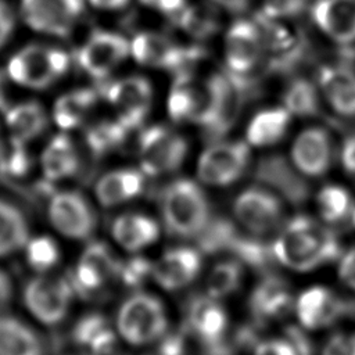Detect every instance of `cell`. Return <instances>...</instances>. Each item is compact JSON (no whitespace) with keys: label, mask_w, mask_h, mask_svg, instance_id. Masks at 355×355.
I'll return each instance as SVG.
<instances>
[{"label":"cell","mask_w":355,"mask_h":355,"mask_svg":"<svg viewBox=\"0 0 355 355\" xmlns=\"http://www.w3.org/2000/svg\"><path fill=\"white\" fill-rule=\"evenodd\" d=\"M272 255L291 270L309 272L338 258L340 243L329 227L298 215L280 229L272 244Z\"/></svg>","instance_id":"obj_1"},{"label":"cell","mask_w":355,"mask_h":355,"mask_svg":"<svg viewBox=\"0 0 355 355\" xmlns=\"http://www.w3.org/2000/svg\"><path fill=\"white\" fill-rule=\"evenodd\" d=\"M159 208L165 227L178 237H200L211 223L208 197L191 179L171 182L161 193Z\"/></svg>","instance_id":"obj_2"},{"label":"cell","mask_w":355,"mask_h":355,"mask_svg":"<svg viewBox=\"0 0 355 355\" xmlns=\"http://www.w3.org/2000/svg\"><path fill=\"white\" fill-rule=\"evenodd\" d=\"M116 330L132 345L158 341L168 331V316L164 304L153 294H132L118 308Z\"/></svg>","instance_id":"obj_3"},{"label":"cell","mask_w":355,"mask_h":355,"mask_svg":"<svg viewBox=\"0 0 355 355\" xmlns=\"http://www.w3.org/2000/svg\"><path fill=\"white\" fill-rule=\"evenodd\" d=\"M69 62V55L61 49L29 44L10 58L7 73L21 86L46 89L68 72Z\"/></svg>","instance_id":"obj_4"},{"label":"cell","mask_w":355,"mask_h":355,"mask_svg":"<svg viewBox=\"0 0 355 355\" xmlns=\"http://www.w3.org/2000/svg\"><path fill=\"white\" fill-rule=\"evenodd\" d=\"M187 141L176 130L153 125L139 137V159L144 175L158 176L180 168L187 154Z\"/></svg>","instance_id":"obj_5"},{"label":"cell","mask_w":355,"mask_h":355,"mask_svg":"<svg viewBox=\"0 0 355 355\" xmlns=\"http://www.w3.org/2000/svg\"><path fill=\"white\" fill-rule=\"evenodd\" d=\"M247 141H216L207 147L197 161V178L209 186H229L239 180L250 162Z\"/></svg>","instance_id":"obj_6"},{"label":"cell","mask_w":355,"mask_h":355,"mask_svg":"<svg viewBox=\"0 0 355 355\" xmlns=\"http://www.w3.org/2000/svg\"><path fill=\"white\" fill-rule=\"evenodd\" d=\"M119 266L121 262L105 243H90L80 255L75 270L68 275L73 294L83 300L97 297L107 283L118 277Z\"/></svg>","instance_id":"obj_7"},{"label":"cell","mask_w":355,"mask_h":355,"mask_svg":"<svg viewBox=\"0 0 355 355\" xmlns=\"http://www.w3.org/2000/svg\"><path fill=\"white\" fill-rule=\"evenodd\" d=\"M73 295L68 275L62 277L39 276L26 283L24 302L37 320L54 326L65 318Z\"/></svg>","instance_id":"obj_8"},{"label":"cell","mask_w":355,"mask_h":355,"mask_svg":"<svg viewBox=\"0 0 355 355\" xmlns=\"http://www.w3.org/2000/svg\"><path fill=\"white\" fill-rule=\"evenodd\" d=\"M239 223L254 236H265L276 230L283 219L284 208L280 198L265 187H248L233 202Z\"/></svg>","instance_id":"obj_9"},{"label":"cell","mask_w":355,"mask_h":355,"mask_svg":"<svg viewBox=\"0 0 355 355\" xmlns=\"http://www.w3.org/2000/svg\"><path fill=\"white\" fill-rule=\"evenodd\" d=\"M83 11V0H21L26 25L40 33L65 37Z\"/></svg>","instance_id":"obj_10"},{"label":"cell","mask_w":355,"mask_h":355,"mask_svg":"<svg viewBox=\"0 0 355 355\" xmlns=\"http://www.w3.org/2000/svg\"><path fill=\"white\" fill-rule=\"evenodd\" d=\"M49 219L55 230L73 240L92 236L97 218L87 198L78 191H58L49 202Z\"/></svg>","instance_id":"obj_11"},{"label":"cell","mask_w":355,"mask_h":355,"mask_svg":"<svg viewBox=\"0 0 355 355\" xmlns=\"http://www.w3.org/2000/svg\"><path fill=\"white\" fill-rule=\"evenodd\" d=\"M104 96L116 110L118 121L129 130L144 122L153 104V87L144 76L139 75L111 82L105 86Z\"/></svg>","instance_id":"obj_12"},{"label":"cell","mask_w":355,"mask_h":355,"mask_svg":"<svg viewBox=\"0 0 355 355\" xmlns=\"http://www.w3.org/2000/svg\"><path fill=\"white\" fill-rule=\"evenodd\" d=\"M130 54V43L125 36L110 31H94L82 44L78 62L96 79L110 75Z\"/></svg>","instance_id":"obj_13"},{"label":"cell","mask_w":355,"mask_h":355,"mask_svg":"<svg viewBox=\"0 0 355 355\" xmlns=\"http://www.w3.org/2000/svg\"><path fill=\"white\" fill-rule=\"evenodd\" d=\"M290 161L302 176L324 175L333 162V141L329 132L320 126L300 132L293 141Z\"/></svg>","instance_id":"obj_14"},{"label":"cell","mask_w":355,"mask_h":355,"mask_svg":"<svg viewBox=\"0 0 355 355\" xmlns=\"http://www.w3.org/2000/svg\"><path fill=\"white\" fill-rule=\"evenodd\" d=\"M262 53L263 40L257 22L237 19L229 26L225 35L223 55L232 73L250 72L261 60Z\"/></svg>","instance_id":"obj_15"},{"label":"cell","mask_w":355,"mask_h":355,"mask_svg":"<svg viewBox=\"0 0 355 355\" xmlns=\"http://www.w3.org/2000/svg\"><path fill=\"white\" fill-rule=\"evenodd\" d=\"M202 266L201 252L191 247H175L165 251L153 263L151 277L166 291L187 287L200 275Z\"/></svg>","instance_id":"obj_16"},{"label":"cell","mask_w":355,"mask_h":355,"mask_svg":"<svg viewBox=\"0 0 355 355\" xmlns=\"http://www.w3.org/2000/svg\"><path fill=\"white\" fill-rule=\"evenodd\" d=\"M349 306L326 287L315 286L302 291L294 304L298 322L304 329L327 327L343 318Z\"/></svg>","instance_id":"obj_17"},{"label":"cell","mask_w":355,"mask_h":355,"mask_svg":"<svg viewBox=\"0 0 355 355\" xmlns=\"http://www.w3.org/2000/svg\"><path fill=\"white\" fill-rule=\"evenodd\" d=\"M186 318V329H189L205 347L225 341L227 315L219 300L207 294L194 297L187 305Z\"/></svg>","instance_id":"obj_18"},{"label":"cell","mask_w":355,"mask_h":355,"mask_svg":"<svg viewBox=\"0 0 355 355\" xmlns=\"http://www.w3.org/2000/svg\"><path fill=\"white\" fill-rule=\"evenodd\" d=\"M130 54L147 67L176 69L190 60V53L172 42L169 37L155 32H141L130 42Z\"/></svg>","instance_id":"obj_19"},{"label":"cell","mask_w":355,"mask_h":355,"mask_svg":"<svg viewBox=\"0 0 355 355\" xmlns=\"http://www.w3.org/2000/svg\"><path fill=\"white\" fill-rule=\"evenodd\" d=\"M248 304L251 313L258 324H261L288 315V312L294 309L295 300L293 298L288 284L283 279L268 275L255 286Z\"/></svg>","instance_id":"obj_20"},{"label":"cell","mask_w":355,"mask_h":355,"mask_svg":"<svg viewBox=\"0 0 355 355\" xmlns=\"http://www.w3.org/2000/svg\"><path fill=\"white\" fill-rule=\"evenodd\" d=\"M312 18L331 40L344 44L355 42V0H318Z\"/></svg>","instance_id":"obj_21"},{"label":"cell","mask_w":355,"mask_h":355,"mask_svg":"<svg viewBox=\"0 0 355 355\" xmlns=\"http://www.w3.org/2000/svg\"><path fill=\"white\" fill-rule=\"evenodd\" d=\"M319 90L340 115L355 116V71L344 65H327L319 72Z\"/></svg>","instance_id":"obj_22"},{"label":"cell","mask_w":355,"mask_h":355,"mask_svg":"<svg viewBox=\"0 0 355 355\" xmlns=\"http://www.w3.org/2000/svg\"><path fill=\"white\" fill-rule=\"evenodd\" d=\"M143 189V171L125 168L103 175L94 186V193L101 205L115 207L140 196Z\"/></svg>","instance_id":"obj_23"},{"label":"cell","mask_w":355,"mask_h":355,"mask_svg":"<svg viewBox=\"0 0 355 355\" xmlns=\"http://www.w3.org/2000/svg\"><path fill=\"white\" fill-rule=\"evenodd\" d=\"M111 233L122 248L136 252L158 240L159 226L157 220L148 215L126 212L112 222Z\"/></svg>","instance_id":"obj_24"},{"label":"cell","mask_w":355,"mask_h":355,"mask_svg":"<svg viewBox=\"0 0 355 355\" xmlns=\"http://www.w3.org/2000/svg\"><path fill=\"white\" fill-rule=\"evenodd\" d=\"M40 165L47 180H62L79 171V153L67 135H57L44 147Z\"/></svg>","instance_id":"obj_25"},{"label":"cell","mask_w":355,"mask_h":355,"mask_svg":"<svg viewBox=\"0 0 355 355\" xmlns=\"http://www.w3.org/2000/svg\"><path fill=\"white\" fill-rule=\"evenodd\" d=\"M290 122L291 115L283 105L265 108L250 121L245 132L247 143L254 147L273 146L284 137Z\"/></svg>","instance_id":"obj_26"},{"label":"cell","mask_w":355,"mask_h":355,"mask_svg":"<svg viewBox=\"0 0 355 355\" xmlns=\"http://www.w3.org/2000/svg\"><path fill=\"white\" fill-rule=\"evenodd\" d=\"M291 165L280 157H270L261 162L257 175L288 201H302L306 197V186L300 179V172L295 168L293 169Z\"/></svg>","instance_id":"obj_27"},{"label":"cell","mask_w":355,"mask_h":355,"mask_svg":"<svg viewBox=\"0 0 355 355\" xmlns=\"http://www.w3.org/2000/svg\"><path fill=\"white\" fill-rule=\"evenodd\" d=\"M42 338L14 316H0V355H43Z\"/></svg>","instance_id":"obj_28"},{"label":"cell","mask_w":355,"mask_h":355,"mask_svg":"<svg viewBox=\"0 0 355 355\" xmlns=\"http://www.w3.org/2000/svg\"><path fill=\"white\" fill-rule=\"evenodd\" d=\"M6 123L11 139L25 144L46 130L47 115L40 103L25 101L7 110Z\"/></svg>","instance_id":"obj_29"},{"label":"cell","mask_w":355,"mask_h":355,"mask_svg":"<svg viewBox=\"0 0 355 355\" xmlns=\"http://www.w3.org/2000/svg\"><path fill=\"white\" fill-rule=\"evenodd\" d=\"M98 100V92L85 87L68 92L57 98L53 107V119L64 130L80 126Z\"/></svg>","instance_id":"obj_30"},{"label":"cell","mask_w":355,"mask_h":355,"mask_svg":"<svg viewBox=\"0 0 355 355\" xmlns=\"http://www.w3.org/2000/svg\"><path fill=\"white\" fill-rule=\"evenodd\" d=\"M29 226L24 214L0 198V257L10 255L26 245Z\"/></svg>","instance_id":"obj_31"},{"label":"cell","mask_w":355,"mask_h":355,"mask_svg":"<svg viewBox=\"0 0 355 355\" xmlns=\"http://www.w3.org/2000/svg\"><path fill=\"white\" fill-rule=\"evenodd\" d=\"M243 266L239 259H223L216 262L205 280V294L222 300L233 294L243 282Z\"/></svg>","instance_id":"obj_32"},{"label":"cell","mask_w":355,"mask_h":355,"mask_svg":"<svg viewBox=\"0 0 355 355\" xmlns=\"http://www.w3.org/2000/svg\"><path fill=\"white\" fill-rule=\"evenodd\" d=\"M283 107L291 116H312L319 110V92L311 80L294 79L283 94Z\"/></svg>","instance_id":"obj_33"},{"label":"cell","mask_w":355,"mask_h":355,"mask_svg":"<svg viewBox=\"0 0 355 355\" xmlns=\"http://www.w3.org/2000/svg\"><path fill=\"white\" fill-rule=\"evenodd\" d=\"M318 209L320 216L329 222L336 223L352 212V198L349 193L337 184H327L322 187L316 196Z\"/></svg>","instance_id":"obj_34"},{"label":"cell","mask_w":355,"mask_h":355,"mask_svg":"<svg viewBox=\"0 0 355 355\" xmlns=\"http://www.w3.org/2000/svg\"><path fill=\"white\" fill-rule=\"evenodd\" d=\"M129 129L119 121H103L90 126L86 132V143L92 153L104 155L121 146Z\"/></svg>","instance_id":"obj_35"},{"label":"cell","mask_w":355,"mask_h":355,"mask_svg":"<svg viewBox=\"0 0 355 355\" xmlns=\"http://www.w3.org/2000/svg\"><path fill=\"white\" fill-rule=\"evenodd\" d=\"M26 261L29 266L44 273L51 269L60 259V250L57 243L49 236H37L26 243Z\"/></svg>","instance_id":"obj_36"},{"label":"cell","mask_w":355,"mask_h":355,"mask_svg":"<svg viewBox=\"0 0 355 355\" xmlns=\"http://www.w3.org/2000/svg\"><path fill=\"white\" fill-rule=\"evenodd\" d=\"M24 146L11 137L8 146H4L3 141L0 143V172L12 176H21L28 172L31 158Z\"/></svg>","instance_id":"obj_37"},{"label":"cell","mask_w":355,"mask_h":355,"mask_svg":"<svg viewBox=\"0 0 355 355\" xmlns=\"http://www.w3.org/2000/svg\"><path fill=\"white\" fill-rule=\"evenodd\" d=\"M110 327L105 316L97 312L87 313L82 316L71 330V340L80 345L89 348L93 341Z\"/></svg>","instance_id":"obj_38"},{"label":"cell","mask_w":355,"mask_h":355,"mask_svg":"<svg viewBox=\"0 0 355 355\" xmlns=\"http://www.w3.org/2000/svg\"><path fill=\"white\" fill-rule=\"evenodd\" d=\"M153 263H150L144 258H132L126 262H121L118 279L128 287L136 288L140 287L148 276H151Z\"/></svg>","instance_id":"obj_39"},{"label":"cell","mask_w":355,"mask_h":355,"mask_svg":"<svg viewBox=\"0 0 355 355\" xmlns=\"http://www.w3.org/2000/svg\"><path fill=\"white\" fill-rule=\"evenodd\" d=\"M322 355H355V333L331 336L324 344Z\"/></svg>","instance_id":"obj_40"},{"label":"cell","mask_w":355,"mask_h":355,"mask_svg":"<svg viewBox=\"0 0 355 355\" xmlns=\"http://www.w3.org/2000/svg\"><path fill=\"white\" fill-rule=\"evenodd\" d=\"M186 327L179 331L165 333L158 340L157 355H184L186 354V337H184Z\"/></svg>","instance_id":"obj_41"},{"label":"cell","mask_w":355,"mask_h":355,"mask_svg":"<svg viewBox=\"0 0 355 355\" xmlns=\"http://www.w3.org/2000/svg\"><path fill=\"white\" fill-rule=\"evenodd\" d=\"M254 355H298V352L288 338H270L259 341Z\"/></svg>","instance_id":"obj_42"},{"label":"cell","mask_w":355,"mask_h":355,"mask_svg":"<svg viewBox=\"0 0 355 355\" xmlns=\"http://www.w3.org/2000/svg\"><path fill=\"white\" fill-rule=\"evenodd\" d=\"M338 277L341 282L355 291V245L351 247L338 262Z\"/></svg>","instance_id":"obj_43"},{"label":"cell","mask_w":355,"mask_h":355,"mask_svg":"<svg viewBox=\"0 0 355 355\" xmlns=\"http://www.w3.org/2000/svg\"><path fill=\"white\" fill-rule=\"evenodd\" d=\"M14 14L10 6L0 0V49L10 40L14 32Z\"/></svg>","instance_id":"obj_44"},{"label":"cell","mask_w":355,"mask_h":355,"mask_svg":"<svg viewBox=\"0 0 355 355\" xmlns=\"http://www.w3.org/2000/svg\"><path fill=\"white\" fill-rule=\"evenodd\" d=\"M340 161L345 172L355 175V135L344 139L340 148Z\"/></svg>","instance_id":"obj_45"},{"label":"cell","mask_w":355,"mask_h":355,"mask_svg":"<svg viewBox=\"0 0 355 355\" xmlns=\"http://www.w3.org/2000/svg\"><path fill=\"white\" fill-rule=\"evenodd\" d=\"M12 298V283L10 276L0 269V311L4 309Z\"/></svg>","instance_id":"obj_46"},{"label":"cell","mask_w":355,"mask_h":355,"mask_svg":"<svg viewBox=\"0 0 355 355\" xmlns=\"http://www.w3.org/2000/svg\"><path fill=\"white\" fill-rule=\"evenodd\" d=\"M211 1L230 12H243L250 6L251 0H211Z\"/></svg>","instance_id":"obj_47"},{"label":"cell","mask_w":355,"mask_h":355,"mask_svg":"<svg viewBox=\"0 0 355 355\" xmlns=\"http://www.w3.org/2000/svg\"><path fill=\"white\" fill-rule=\"evenodd\" d=\"M205 355H232V349L225 341H222L219 344L205 347Z\"/></svg>","instance_id":"obj_48"},{"label":"cell","mask_w":355,"mask_h":355,"mask_svg":"<svg viewBox=\"0 0 355 355\" xmlns=\"http://www.w3.org/2000/svg\"><path fill=\"white\" fill-rule=\"evenodd\" d=\"M90 3L101 8H121L128 3V0H90Z\"/></svg>","instance_id":"obj_49"},{"label":"cell","mask_w":355,"mask_h":355,"mask_svg":"<svg viewBox=\"0 0 355 355\" xmlns=\"http://www.w3.org/2000/svg\"><path fill=\"white\" fill-rule=\"evenodd\" d=\"M1 105H6V103H4V96H3V78L0 73V108H1Z\"/></svg>","instance_id":"obj_50"},{"label":"cell","mask_w":355,"mask_h":355,"mask_svg":"<svg viewBox=\"0 0 355 355\" xmlns=\"http://www.w3.org/2000/svg\"><path fill=\"white\" fill-rule=\"evenodd\" d=\"M144 6H148V7H157V3H158V0H140Z\"/></svg>","instance_id":"obj_51"},{"label":"cell","mask_w":355,"mask_h":355,"mask_svg":"<svg viewBox=\"0 0 355 355\" xmlns=\"http://www.w3.org/2000/svg\"><path fill=\"white\" fill-rule=\"evenodd\" d=\"M351 219H352V223H354V226H355V205H354L352 212H351Z\"/></svg>","instance_id":"obj_52"},{"label":"cell","mask_w":355,"mask_h":355,"mask_svg":"<svg viewBox=\"0 0 355 355\" xmlns=\"http://www.w3.org/2000/svg\"><path fill=\"white\" fill-rule=\"evenodd\" d=\"M0 143H1V140H0Z\"/></svg>","instance_id":"obj_53"},{"label":"cell","mask_w":355,"mask_h":355,"mask_svg":"<svg viewBox=\"0 0 355 355\" xmlns=\"http://www.w3.org/2000/svg\"><path fill=\"white\" fill-rule=\"evenodd\" d=\"M155 355H157V354H155Z\"/></svg>","instance_id":"obj_54"},{"label":"cell","mask_w":355,"mask_h":355,"mask_svg":"<svg viewBox=\"0 0 355 355\" xmlns=\"http://www.w3.org/2000/svg\"><path fill=\"white\" fill-rule=\"evenodd\" d=\"M90 355H92V354H90Z\"/></svg>","instance_id":"obj_55"}]
</instances>
